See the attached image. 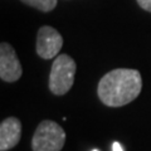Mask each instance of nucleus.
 I'll use <instances>...</instances> for the list:
<instances>
[{
	"label": "nucleus",
	"instance_id": "f03ea898",
	"mask_svg": "<svg viewBox=\"0 0 151 151\" xmlns=\"http://www.w3.org/2000/svg\"><path fill=\"white\" fill-rule=\"evenodd\" d=\"M77 65L72 57L59 54L52 64L48 86L50 92L55 96L65 94L73 86Z\"/></svg>",
	"mask_w": 151,
	"mask_h": 151
},
{
	"label": "nucleus",
	"instance_id": "423d86ee",
	"mask_svg": "<svg viewBox=\"0 0 151 151\" xmlns=\"http://www.w3.org/2000/svg\"><path fill=\"white\" fill-rule=\"evenodd\" d=\"M22 122L17 117H8L0 125V151H8L19 144Z\"/></svg>",
	"mask_w": 151,
	"mask_h": 151
},
{
	"label": "nucleus",
	"instance_id": "1a4fd4ad",
	"mask_svg": "<svg viewBox=\"0 0 151 151\" xmlns=\"http://www.w3.org/2000/svg\"><path fill=\"white\" fill-rule=\"evenodd\" d=\"M112 150L113 151H124V149H122V146H121V144L120 142H113V145H112Z\"/></svg>",
	"mask_w": 151,
	"mask_h": 151
},
{
	"label": "nucleus",
	"instance_id": "20e7f679",
	"mask_svg": "<svg viewBox=\"0 0 151 151\" xmlns=\"http://www.w3.org/2000/svg\"><path fill=\"white\" fill-rule=\"evenodd\" d=\"M63 47V38L53 27H40L37 34V54L43 59H52L58 55Z\"/></svg>",
	"mask_w": 151,
	"mask_h": 151
},
{
	"label": "nucleus",
	"instance_id": "39448f33",
	"mask_svg": "<svg viewBox=\"0 0 151 151\" xmlns=\"http://www.w3.org/2000/svg\"><path fill=\"white\" fill-rule=\"evenodd\" d=\"M23 68L15 49L9 43L0 45V77L5 82H15L22 77Z\"/></svg>",
	"mask_w": 151,
	"mask_h": 151
},
{
	"label": "nucleus",
	"instance_id": "9d476101",
	"mask_svg": "<svg viewBox=\"0 0 151 151\" xmlns=\"http://www.w3.org/2000/svg\"><path fill=\"white\" fill-rule=\"evenodd\" d=\"M92 151H98V150H92Z\"/></svg>",
	"mask_w": 151,
	"mask_h": 151
},
{
	"label": "nucleus",
	"instance_id": "0eeeda50",
	"mask_svg": "<svg viewBox=\"0 0 151 151\" xmlns=\"http://www.w3.org/2000/svg\"><path fill=\"white\" fill-rule=\"evenodd\" d=\"M22 1L27 4V5L38 9L40 12L48 13V12H52L57 6L58 0H22Z\"/></svg>",
	"mask_w": 151,
	"mask_h": 151
},
{
	"label": "nucleus",
	"instance_id": "f257e3e1",
	"mask_svg": "<svg viewBox=\"0 0 151 151\" xmlns=\"http://www.w3.org/2000/svg\"><path fill=\"white\" fill-rule=\"evenodd\" d=\"M141 89L142 78L139 70L117 68L110 70L101 78L97 93L106 106L121 107L136 100Z\"/></svg>",
	"mask_w": 151,
	"mask_h": 151
},
{
	"label": "nucleus",
	"instance_id": "6e6552de",
	"mask_svg": "<svg viewBox=\"0 0 151 151\" xmlns=\"http://www.w3.org/2000/svg\"><path fill=\"white\" fill-rule=\"evenodd\" d=\"M137 3L144 10L151 13V0H137Z\"/></svg>",
	"mask_w": 151,
	"mask_h": 151
},
{
	"label": "nucleus",
	"instance_id": "7ed1b4c3",
	"mask_svg": "<svg viewBox=\"0 0 151 151\" xmlns=\"http://www.w3.org/2000/svg\"><path fill=\"white\" fill-rule=\"evenodd\" d=\"M65 144V131L54 121L44 120L33 135V151H60Z\"/></svg>",
	"mask_w": 151,
	"mask_h": 151
}]
</instances>
